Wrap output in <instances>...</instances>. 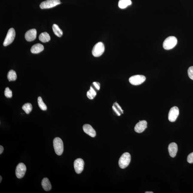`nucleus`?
Returning <instances> with one entry per match:
<instances>
[{"label": "nucleus", "mask_w": 193, "mask_h": 193, "mask_svg": "<svg viewBox=\"0 0 193 193\" xmlns=\"http://www.w3.org/2000/svg\"><path fill=\"white\" fill-rule=\"evenodd\" d=\"M177 40L175 37L170 36L166 39L163 43V47L166 50L173 48L177 45Z\"/></svg>", "instance_id": "1"}, {"label": "nucleus", "mask_w": 193, "mask_h": 193, "mask_svg": "<svg viewBox=\"0 0 193 193\" xmlns=\"http://www.w3.org/2000/svg\"><path fill=\"white\" fill-rule=\"evenodd\" d=\"M53 143L55 153L59 156L62 155L64 150L63 143L62 139L59 137L55 138Z\"/></svg>", "instance_id": "2"}, {"label": "nucleus", "mask_w": 193, "mask_h": 193, "mask_svg": "<svg viewBox=\"0 0 193 193\" xmlns=\"http://www.w3.org/2000/svg\"><path fill=\"white\" fill-rule=\"evenodd\" d=\"M100 84L98 82H93L92 84L90 89L87 92L88 98L92 100L97 95V92L100 89Z\"/></svg>", "instance_id": "3"}, {"label": "nucleus", "mask_w": 193, "mask_h": 193, "mask_svg": "<svg viewBox=\"0 0 193 193\" xmlns=\"http://www.w3.org/2000/svg\"><path fill=\"white\" fill-rule=\"evenodd\" d=\"M131 160V156L129 153L126 152L122 154L119 159L118 164L119 167L124 169L127 167Z\"/></svg>", "instance_id": "4"}, {"label": "nucleus", "mask_w": 193, "mask_h": 193, "mask_svg": "<svg viewBox=\"0 0 193 193\" xmlns=\"http://www.w3.org/2000/svg\"><path fill=\"white\" fill-rule=\"evenodd\" d=\"M105 47L104 44L101 42L95 44L92 50V54L95 57H99L101 56L104 53Z\"/></svg>", "instance_id": "5"}, {"label": "nucleus", "mask_w": 193, "mask_h": 193, "mask_svg": "<svg viewBox=\"0 0 193 193\" xmlns=\"http://www.w3.org/2000/svg\"><path fill=\"white\" fill-rule=\"evenodd\" d=\"M61 3L60 0H47L40 3V7L42 9L51 8Z\"/></svg>", "instance_id": "6"}, {"label": "nucleus", "mask_w": 193, "mask_h": 193, "mask_svg": "<svg viewBox=\"0 0 193 193\" xmlns=\"http://www.w3.org/2000/svg\"><path fill=\"white\" fill-rule=\"evenodd\" d=\"M146 80V77L143 75H137L130 77L129 81L132 85L137 86L143 83Z\"/></svg>", "instance_id": "7"}, {"label": "nucleus", "mask_w": 193, "mask_h": 193, "mask_svg": "<svg viewBox=\"0 0 193 193\" xmlns=\"http://www.w3.org/2000/svg\"><path fill=\"white\" fill-rule=\"evenodd\" d=\"M16 36L15 31L14 28H11L8 31L6 37L3 42V45L4 46L10 45L13 41Z\"/></svg>", "instance_id": "8"}, {"label": "nucleus", "mask_w": 193, "mask_h": 193, "mask_svg": "<svg viewBox=\"0 0 193 193\" xmlns=\"http://www.w3.org/2000/svg\"><path fill=\"white\" fill-rule=\"evenodd\" d=\"M179 114V110L177 107L174 106L171 108L168 113V119L171 122H175Z\"/></svg>", "instance_id": "9"}, {"label": "nucleus", "mask_w": 193, "mask_h": 193, "mask_svg": "<svg viewBox=\"0 0 193 193\" xmlns=\"http://www.w3.org/2000/svg\"><path fill=\"white\" fill-rule=\"evenodd\" d=\"M26 167L23 163H20L16 166V177L18 179H21L25 175Z\"/></svg>", "instance_id": "10"}, {"label": "nucleus", "mask_w": 193, "mask_h": 193, "mask_svg": "<svg viewBox=\"0 0 193 193\" xmlns=\"http://www.w3.org/2000/svg\"><path fill=\"white\" fill-rule=\"evenodd\" d=\"M84 162L81 159H78L75 160L74 166L75 171L77 174H80L82 172L84 169Z\"/></svg>", "instance_id": "11"}, {"label": "nucleus", "mask_w": 193, "mask_h": 193, "mask_svg": "<svg viewBox=\"0 0 193 193\" xmlns=\"http://www.w3.org/2000/svg\"><path fill=\"white\" fill-rule=\"evenodd\" d=\"M37 36V31L36 29H30L26 32L25 35V39L28 42L34 41L36 39Z\"/></svg>", "instance_id": "12"}, {"label": "nucleus", "mask_w": 193, "mask_h": 193, "mask_svg": "<svg viewBox=\"0 0 193 193\" xmlns=\"http://www.w3.org/2000/svg\"><path fill=\"white\" fill-rule=\"evenodd\" d=\"M147 122L145 120L139 121L136 125L135 130L138 133H141L143 132L147 127Z\"/></svg>", "instance_id": "13"}, {"label": "nucleus", "mask_w": 193, "mask_h": 193, "mask_svg": "<svg viewBox=\"0 0 193 193\" xmlns=\"http://www.w3.org/2000/svg\"><path fill=\"white\" fill-rule=\"evenodd\" d=\"M83 128L84 132L90 136L94 137L96 136V132L90 125L89 124H84Z\"/></svg>", "instance_id": "14"}, {"label": "nucleus", "mask_w": 193, "mask_h": 193, "mask_svg": "<svg viewBox=\"0 0 193 193\" xmlns=\"http://www.w3.org/2000/svg\"><path fill=\"white\" fill-rule=\"evenodd\" d=\"M168 150L171 157H175L178 151V147L177 144L174 142L171 143L169 145Z\"/></svg>", "instance_id": "15"}, {"label": "nucleus", "mask_w": 193, "mask_h": 193, "mask_svg": "<svg viewBox=\"0 0 193 193\" xmlns=\"http://www.w3.org/2000/svg\"><path fill=\"white\" fill-rule=\"evenodd\" d=\"M44 47L43 45L39 43L35 44L32 46L31 49V53L34 54H38L43 51Z\"/></svg>", "instance_id": "16"}, {"label": "nucleus", "mask_w": 193, "mask_h": 193, "mask_svg": "<svg viewBox=\"0 0 193 193\" xmlns=\"http://www.w3.org/2000/svg\"><path fill=\"white\" fill-rule=\"evenodd\" d=\"M42 186L44 190L46 192L51 190V186L50 181L47 178H44L42 181Z\"/></svg>", "instance_id": "17"}, {"label": "nucleus", "mask_w": 193, "mask_h": 193, "mask_svg": "<svg viewBox=\"0 0 193 193\" xmlns=\"http://www.w3.org/2000/svg\"><path fill=\"white\" fill-rule=\"evenodd\" d=\"M113 109L117 116H120L124 113V111L119 105L117 102H115L113 104Z\"/></svg>", "instance_id": "18"}, {"label": "nucleus", "mask_w": 193, "mask_h": 193, "mask_svg": "<svg viewBox=\"0 0 193 193\" xmlns=\"http://www.w3.org/2000/svg\"><path fill=\"white\" fill-rule=\"evenodd\" d=\"M39 39L40 41L43 43L48 42L51 40L50 36L47 32H46L42 33L40 34L39 37Z\"/></svg>", "instance_id": "19"}, {"label": "nucleus", "mask_w": 193, "mask_h": 193, "mask_svg": "<svg viewBox=\"0 0 193 193\" xmlns=\"http://www.w3.org/2000/svg\"><path fill=\"white\" fill-rule=\"evenodd\" d=\"M130 0H120L118 2V6L121 9H124L129 5L131 4Z\"/></svg>", "instance_id": "20"}, {"label": "nucleus", "mask_w": 193, "mask_h": 193, "mask_svg": "<svg viewBox=\"0 0 193 193\" xmlns=\"http://www.w3.org/2000/svg\"><path fill=\"white\" fill-rule=\"evenodd\" d=\"M52 29L54 34L58 37H61L63 35V32L61 29H60L58 26L56 24L53 25Z\"/></svg>", "instance_id": "21"}, {"label": "nucleus", "mask_w": 193, "mask_h": 193, "mask_svg": "<svg viewBox=\"0 0 193 193\" xmlns=\"http://www.w3.org/2000/svg\"><path fill=\"white\" fill-rule=\"evenodd\" d=\"M7 78L10 82L11 81L16 80L17 78V76H16V72L13 70H11L9 71L8 75H7Z\"/></svg>", "instance_id": "22"}, {"label": "nucleus", "mask_w": 193, "mask_h": 193, "mask_svg": "<svg viewBox=\"0 0 193 193\" xmlns=\"http://www.w3.org/2000/svg\"><path fill=\"white\" fill-rule=\"evenodd\" d=\"M22 108V109L25 111L26 113L28 114L32 111V105L30 103H26V104L23 105Z\"/></svg>", "instance_id": "23"}, {"label": "nucleus", "mask_w": 193, "mask_h": 193, "mask_svg": "<svg viewBox=\"0 0 193 193\" xmlns=\"http://www.w3.org/2000/svg\"><path fill=\"white\" fill-rule=\"evenodd\" d=\"M38 106L40 109L43 110V111H46L47 110V107L43 102L41 97H38Z\"/></svg>", "instance_id": "24"}, {"label": "nucleus", "mask_w": 193, "mask_h": 193, "mask_svg": "<svg viewBox=\"0 0 193 193\" xmlns=\"http://www.w3.org/2000/svg\"><path fill=\"white\" fill-rule=\"evenodd\" d=\"M4 95L5 96L8 98H10L12 96V92L8 87H7L4 91Z\"/></svg>", "instance_id": "25"}, {"label": "nucleus", "mask_w": 193, "mask_h": 193, "mask_svg": "<svg viewBox=\"0 0 193 193\" xmlns=\"http://www.w3.org/2000/svg\"><path fill=\"white\" fill-rule=\"evenodd\" d=\"M188 75L189 78L193 80V66L189 68L188 70Z\"/></svg>", "instance_id": "26"}, {"label": "nucleus", "mask_w": 193, "mask_h": 193, "mask_svg": "<svg viewBox=\"0 0 193 193\" xmlns=\"http://www.w3.org/2000/svg\"><path fill=\"white\" fill-rule=\"evenodd\" d=\"M187 161L189 163H193V152L189 154L187 157Z\"/></svg>", "instance_id": "27"}, {"label": "nucleus", "mask_w": 193, "mask_h": 193, "mask_svg": "<svg viewBox=\"0 0 193 193\" xmlns=\"http://www.w3.org/2000/svg\"><path fill=\"white\" fill-rule=\"evenodd\" d=\"M3 151H4L3 147L2 146H0V154H1L2 153V152H3Z\"/></svg>", "instance_id": "28"}, {"label": "nucleus", "mask_w": 193, "mask_h": 193, "mask_svg": "<svg viewBox=\"0 0 193 193\" xmlns=\"http://www.w3.org/2000/svg\"><path fill=\"white\" fill-rule=\"evenodd\" d=\"M153 192H145V193H153Z\"/></svg>", "instance_id": "29"}, {"label": "nucleus", "mask_w": 193, "mask_h": 193, "mask_svg": "<svg viewBox=\"0 0 193 193\" xmlns=\"http://www.w3.org/2000/svg\"><path fill=\"white\" fill-rule=\"evenodd\" d=\"M0 178H1V180H0V182H1V183L2 180V177L1 176H0Z\"/></svg>", "instance_id": "30"}]
</instances>
